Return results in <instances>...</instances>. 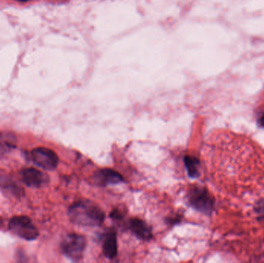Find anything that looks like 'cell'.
Returning <instances> with one entry per match:
<instances>
[{
	"label": "cell",
	"mask_w": 264,
	"mask_h": 263,
	"mask_svg": "<svg viewBox=\"0 0 264 263\" xmlns=\"http://www.w3.org/2000/svg\"><path fill=\"white\" fill-rule=\"evenodd\" d=\"M68 216L73 224L86 227L100 226L105 218L103 210L89 200H80L73 204L68 210Z\"/></svg>",
	"instance_id": "cell-1"
},
{
	"label": "cell",
	"mask_w": 264,
	"mask_h": 263,
	"mask_svg": "<svg viewBox=\"0 0 264 263\" xmlns=\"http://www.w3.org/2000/svg\"><path fill=\"white\" fill-rule=\"evenodd\" d=\"M86 246L85 237L76 233L68 234L60 243V249L63 255L73 261L81 259Z\"/></svg>",
	"instance_id": "cell-2"
},
{
	"label": "cell",
	"mask_w": 264,
	"mask_h": 263,
	"mask_svg": "<svg viewBox=\"0 0 264 263\" xmlns=\"http://www.w3.org/2000/svg\"><path fill=\"white\" fill-rule=\"evenodd\" d=\"M9 229L12 233L27 241H33L39 236V231L31 220L25 215L13 217L9 223Z\"/></svg>",
	"instance_id": "cell-3"
},
{
	"label": "cell",
	"mask_w": 264,
	"mask_h": 263,
	"mask_svg": "<svg viewBox=\"0 0 264 263\" xmlns=\"http://www.w3.org/2000/svg\"><path fill=\"white\" fill-rule=\"evenodd\" d=\"M189 204L199 212L210 214L214 208V200L209 191L202 187H193L188 195Z\"/></svg>",
	"instance_id": "cell-4"
},
{
	"label": "cell",
	"mask_w": 264,
	"mask_h": 263,
	"mask_svg": "<svg viewBox=\"0 0 264 263\" xmlns=\"http://www.w3.org/2000/svg\"><path fill=\"white\" fill-rule=\"evenodd\" d=\"M30 155L33 163L46 171H54L58 166V156L54 150L48 147H36L32 150Z\"/></svg>",
	"instance_id": "cell-5"
},
{
	"label": "cell",
	"mask_w": 264,
	"mask_h": 263,
	"mask_svg": "<svg viewBox=\"0 0 264 263\" xmlns=\"http://www.w3.org/2000/svg\"><path fill=\"white\" fill-rule=\"evenodd\" d=\"M94 180L99 186L117 185L124 182V178L120 173L110 168L98 170L94 174Z\"/></svg>",
	"instance_id": "cell-6"
},
{
	"label": "cell",
	"mask_w": 264,
	"mask_h": 263,
	"mask_svg": "<svg viewBox=\"0 0 264 263\" xmlns=\"http://www.w3.org/2000/svg\"><path fill=\"white\" fill-rule=\"evenodd\" d=\"M24 183L30 188H40L48 181V176L33 168H25L21 171Z\"/></svg>",
	"instance_id": "cell-7"
},
{
	"label": "cell",
	"mask_w": 264,
	"mask_h": 263,
	"mask_svg": "<svg viewBox=\"0 0 264 263\" xmlns=\"http://www.w3.org/2000/svg\"><path fill=\"white\" fill-rule=\"evenodd\" d=\"M128 228L130 232L140 239L148 241L152 238V232L149 226L140 218H132L130 220Z\"/></svg>",
	"instance_id": "cell-8"
},
{
	"label": "cell",
	"mask_w": 264,
	"mask_h": 263,
	"mask_svg": "<svg viewBox=\"0 0 264 263\" xmlns=\"http://www.w3.org/2000/svg\"><path fill=\"white\" fill-rule=\"evenodd\" d=\"M103 252L109 259H113L118 254V241L116 232L110 231L107 232L103 242Z\"/></svg>",
	"instance_id": "cell-9"
},
{
	"label": "cell",
	"mask_w": 264,
	"mask_h": 263,
	"mask_svg": "<svg viewBox=\"0 0 264 263\" xmlns=\"http://www.w3.org/2000/svg\"><path fill=\"white\" fill-rule=\"evenodd\" d=\"M0 189L16 198L24 195V190L9 176L0 173Z\"/></svg>",
	"instance_id": "cell-10"
},
{
	"label": "cell",
	"mask_w": 264,
	"mask_h": 263,
	"mask_svg": "<svg viewBox=\"0 0 264 263\" xmlns=\"http://www.w3.org/2000/svg\"><path fill=\"white\" fill-rule=\"evenodd\" d=\"M184 163L189 177L193 179L200 176V161L196 158L186 155L184 158Z\"/></svg>",
	"instance_id": "cell-11"
},
{
	"label": "cell",
	"mask_w": 264,
	"mask_h": 263,
	"mask_svg": "<svg viewBox=\"0 0 264 263\" xmlns=\"http://www.w3.org/2000/svg\"><path fill=\"white\" fill-rule=\"evenodd\" d=\"M16 138L11 133H0V151H7L15 148Z\"/></svg>",
	"instance_id": "cell-12"
},
{
	"label": "cell",
	"mask_w": 264,
	"mask_h": 263,
	"mask_svg": "<svg viewBox=\"0 0 264 263\" xmlns=\"http://www.w3.org/2000/svg\"><path fill=\"white\" fill-rule=\"evenodd\" d=\"M258 213L260 214V215H263L264 216V202L263 203L260 204V205L258 206Z\"/></svg>",
	"instance_id": "cell-13"
},
{
	"label": "cell",
	"mask_w": 264,
	"mask_h": 263,
	"mask_svg": "<svg viewBox=\"0 0 264 263\" xmlns=\"http://www.w3.org/2000/svg\"><path fill=\"white\" fill-rule=\"evenodd\" d=\"M259 123L261 127H264V114L259 118Z\"/></svg>",
	"instance_id": "cell-14"
},
{
	"label": "cell",
	"mask_w": 264,
	"mask_h": 263,
	"mask_svg": "<svg viewBox=\"0 0 264 263\" xmlns=\"http://www.w3.org/2000/svg\"><path fill=\"white\" fill-rule=\"evenodd\" d=\"M16 1H18V2L26 3L28 2L30 0H16Z\"/></svg>",
	"instance_id": "cell-15"
}]
</instances>
